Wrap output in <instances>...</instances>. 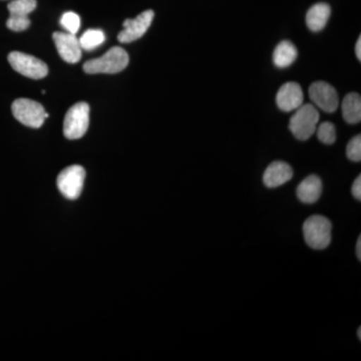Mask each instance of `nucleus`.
Segmentation results:
<instances>
[{
  "label": "nucleus",
  "instance_id": "obj_1",
  "mask_svg": "<svg viewBox=\"0 0 361 361\" xmlns=\"http://www.w3.org/2000/svg\"><path fill=\"white\" fill-rule=\"evenodd\" d=\"M331 231V221L324 216H311L303 224L306 244L314 250H323L330 245Z\"/></svg>",
  "mask_w": 361,
  "mask_h": 361
},
{
  "label": "nucleus",
  "instance_id": "obj_2",
  "mask_svg": "<svg viewBox=\"0 0 361 361\" xmlns=\"http://www.w3.org/2000/svg\"><path fill=\"white\" fill-rule=\"evenodd\" d=\"M129 65V56L122 47H111L104 56L90 59L84 65V71L90 75L94 73H120Z\"/></svg>",
  "mask_w": 361,
  "mask_h": 361
},
{
  "label": "nucleus",
  "instance_id": "obj_3",
  "mask_svg": "<svg viewBox=\"0 0 361 361\" xmlns=\"http://www.w3.org/2000/svg\"><path fill=\"white\" fill-rule=\"evenodd\" d=\"M291 116L289 129L299 141H307L317 129L319 113L313 104H301Z\"/></svg>",
  "mask_w": 361,
  "mask_h": 361
},
{
  "label": "nucleus",
  "instance_id": "obj_4",
  "mask_svg": "<svg viewBox=\"0 0 361 361\" xmlns=\"http://www.w3.org/2000/svg\"><path fill=\"white\" fill-rule=\"evenodd\" d=\"M14 118L26 126V127L39 129L44 125L45 118H49V114L45 111L44 106L37 102L30 99H18L13 102L11 106Z\"/></svg>",
  "mask_w": 361,
  "mask_h": 361
},
{
  "label": "nucleus",
  "instance_id": "obj_5",
  "mask_svg": "<svg viewBox=\"0 0 361 361\" xmlns=\"http://www.w3.org/2000/svg\"><path fill=\"white\" fill-rule=\"evenodd\" d=\"M90 125V106L87 103L73 104L68 111L63 122V134L68 140L84 137Z\"/></svg>",
  "mask_w": 361,
  "mask_h": 361
},
{
  "label": "nucleus",
  "instance_id": "obj_6",
  "mask_svg": "<svg viewBox=\"0 0 361 361\" xmlns=\"http://www.w3.org/2000/svg\"><path fill=\"white\" fill-rule=\"evenodd\" d=\"M8 61L14 71L26 78L40 80L47 77L49 68L44 61L35 56L23 54L20 51H13L9 54Z\"/></svg>",
  "mask_w": 361,
  "mask_h": 361
},
{
  "label": "nucleus",
  "instance_id": "obj_7",
  "mask_svg": "<svg viewBox=\"0 0 361 361\" xmlns=\"http://www.w3.org/2000/svg\"><path fill=\"white\" fill-rule=\"evenodd\" d=\"M85 178V169L80 165H73L61 171L56 184L59 191L66 198L75 200L82 194Z\"/></svg>",
  "mask_w": 361,
  "mask_h": 361
},
{
  "label": "nucleus",
  "instance_id": "obj_8",
  "mask_svg": "<svg viewBox=\"0 0 361 361\" xmlns=\"http://www.w3.org/2000/svg\"><path fill=\"white\" fill-rule=\"evenodd\" d=\"M154 16H155V13L152 9H149V11L139 14L134 20L128 18L123 21V30L118 35V42H123V44H129V42L141 39L142 35L148 32Z\"/></svg>",
  "mask_w": 361,
  "mask_h": 361
},
{
  "label": "nucleus",
  "instance_id": "obj_9",
  "mask_svg": "<svg viewBox=\"0 0 361 361\" xmlns=\"http://www.w3.org/2000/svg\"><path fill=\"white\" fill-rule=\"evenodd\" d=\"M310 97L322 111L334 113L339 106L338 94L332 85L325 82H315L310 85Z\"/></svg>",
  "mask_w": 361,
  "mask_h": 361
},
{
  "label": "nucleus",
  "instance_id": "obj_10",
  "mask_svg": "<svg viewBox=\"0 0 361 361\" xmlns=\"http://www.w3.org/2000/svg\"><path fill=\"white\" fill-rule=\"evenodd\" d=\"M59 56L68 63H77L82 58L80 39L70 32H54L52 35Z\"/></svg>",
  "mask_w": 361,
  "mask_h": 361
},
{
  "label": "nucleus",
  "instance_id": "obj_11",
  "mask_svg": "<svg viewBox=\"0 0 361 361\" xmlns=\"http://www.w3.org/2000/svg\"><path fill=\"white\" fill-rule=\"evenodd\" d=\"M303 90L297 82H286L280 87L276 94L278 108L283 111H295L303 104Z\"/></svg>",
  "mask_w": 361,
  "mask_h": 361
},
{
  "label": "nucleus",
  "instance_id": "obj_12",
  "mask_svg": "<svg viewBox=\"0 0 361 361\" xmlns=\"http://www.w3.org/2000/svg\"><path fill=\"white\" fill-rule=\"evenodd\" d=\"M292 177H293V170L290 165L285 161H276L271 163L266 169L263 175V183L266 187L274 189L289 182Z\"/></svg>",
  "mask_w": 361,
  "mask_h": 361
},
{
  "label": "nucleus",
  "instance_id": "obj_13",
  "mask_svg": "<svg viewBox=\"0 0 361 361\" xmlns=\"http://www.w3.org/2000/svg\"><path fill=\"white\" fill-rule=\"evenodd\" d=\"M322 180L318 176L310 175L297 187V197L304 204H314L322 194Z\"/></svg>",
  "mask_w": 361,
  "mask_h": 361
},
{
  "label": "nucleus",
  "instance_id": "obj_14",
  "mask_svg": "<svg viewBox=\"0 0 361 361\" xmlns=\"http://www.w3.org/2000/svg\"><path fill=\"white\" fill-rule=\"evenodd\" d=\"M331 14V8L327 4H316L311 6L306 14V25L313 32H318L322 30L327 25Z\"/></svg>",
  "mask_w": 361,
  "mask_h": 361
},
{
  "label": "nucleus",
  "instance_id": "obj_15",
  "mask_svg": "<svg viewBox=\"0 0 361 361\" xmlns=\"http://www.w3.org/2000/svg\"><path fill=\"white\" fill-rule=\"evenodd\" d=\"M298 56L295 45L289 40L280 42L273 54V63L279 68L290 66Z\"/></svg>",
  "mask_w": 361,
  "mask_h": 361
},
{
  "label": "nucleus",
  "instance_id": "obj_16",
  "mask_svg": "<svg viewBox=\"0 0 361 361\" xmlns=\"http://www.w3.org/2000/svg\"><path fill=\"white\" fill-rule=\"evenodd\" d=\"M342 115L346 123L355 125L361 121V97L356 92L346 94L342 101Z\"/></svg>",
  "mask_w": 361,
  "mask_h": 361
},
{
  "label": "nucleus",
  "instance_id": "obj_17",
  "mask_svg": "<svg viewBox=\"0 0 361 361\" xmlns=\"http://www.w3.org/2000/svg\"><path fill=\"white\" fill-rule=\"evenodd\" d=\"M104 40H106V37L101 30H89L80 37V44L82 49L92 51L103 44Z\"/></svg>",
  "mask_w": 361,
  "mask_h": 361
},
{
  "label": "nucleus",
  "instance_id": "obj_18",
  "mask_svg": "<svg viewBox=\"0 0 361 361\" xmlns=\"http://www.w3.org/2000/svg\"><path fill=\"white\" fill-rule=\"evenodd\" d=\"M37 8V0H14L8 4L11 16H28Z\"/></svg>",
  "mask_w": 361,
  "mask_h": 361
},
{
  "label": "nucleus",
  "instance_id": "obj_19",
  "mask_svg": "<svg viewBox=\"0 0 361 361\" xmlns=\"http://www.w3.org/2000/svg\"><path fill=\"white\" fill-rule=\"evenodd\" d=\"M317 137L325 145H332L336 140V127L330 122L322 123L317 129Z\"/></svg>",
  "mask_w": 361,
  "mask_h": 361
},
{
  "label": "nucleus",
  "instance_id": "obj_20",
  "mask_svg": "<svg viewBox=\"0 0 361 361\" xmlns=\"http://www.w3.org/2000/svg\"><path fill=\"white\" fill-rule=\"evenodd\" d=\"M61 25L66 30V32L75 35L80 30V18L77 13L73 11L63 13L61 18Z\"/></svg>",
  "mask_w": 361,
  "mask_h": 361
},
{
  "label": "nucleus",
  "instance_id": "obj_21",
  "mask_svg": "<svg viewBox=\"0 0 361 361\" xmlns=\"http://www.w3.org/2000/svg\"><path fill=\"white\" fill-rule=\"evenodd\" d=\"M30 25V20L28 16H11L6 23L7 27L16 32L27 30Z\"/></svg>",
  "mask_w": 361,
  "mask_h": 361
},
{
  "label": "nucleus",
  "instance_id": "obj_22",
  "mask_svg": "<svg viewBox=\"0 0 361 361\" xmlns=\"http://www.w3.org/2000/svg\"><path fill=\"white\" fill-rule=\"evenodd\" d=\"M346 155L353 161H361V135H355L349 141L346 148Z\"/></svg>",
  "mask_w": 361,
  "mask_h": 361
},
{
  "label": "nucleus",
  "instance_id": "obj_23",
  "mask_svg": "<svg viewBox=\"0 0 361 361\" xmlns=\"http://www.w3.org/2000/svg\"><path fill=\"white\" fill-rule=\"evenodd\" d=\"M351 193H353V197L356 199V200H361V176H358L356 178L355 183L353 184V187H351Z\"/></svg>",
  "mask_w": 361,
  "mask_h": 361
},
{
  "label": "nucleus",
  "instance_id": "obj_24",
  "mask_svg": "<svg viewBox=\"0 0 361 361\" xmlns=\"http://www.w3.org/2000/svg\"><path fill=\"white\" fill-rule=\"evenodd\" d=\"M355 54L356 56H357L358 61H361V37H358L357 42H356L355 45Z\"/></svg>",
  "mask_w": 361,
  "mask_h": 361
},
{
  "label": "nucleus",
  "instance_id": "obj_25",
  "mask_svg": "<svg viewBox=\"0 0 361 361\" xmlns=\"http://www.w3.org/2000/svg\"><path fill=\"white\" fill-rule=\"evenodd\" d=\"M356 256H357L358 260H361V237L357 240L356 243Z\"/></svg>",
  "mask_w": 361,
  "mask_h": 361
},
{
  "label": "nucleus",
  "instance_id": "obj_26",
  "mask_svg": "<svg viewBox=\"0 0 361 361\" xmlns=\"http://www.w3.org/2000/svg\"><path fill=\"white\" fill-rule=\"evenodd\" d=\"M357 336H358V339H361V327H360V329H358L357 330Z\"/></svg>",
  "mask_w": 361,
  "mask_h": 361
}]
</instances>
